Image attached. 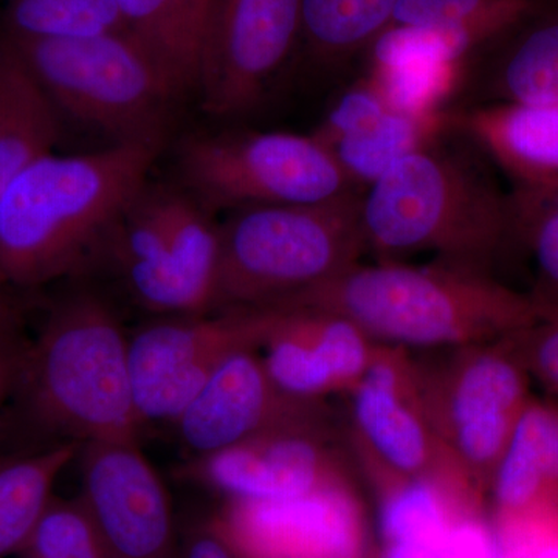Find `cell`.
I'll return each instance as SVG.
<instances>
[{
	"instance_id": "cell-4",
	"label": "cell",
	"mask_w": 558,
	"mask_h": 558,
	"mask_svg": "<svg viewBox=\"0 0 558 558\" xmlns=\"http://www.w3.org/2000/svg\"><path fill=\"white\" fill-rule=\"evenodd\" d=\"M447 131L363 191L366 252L376 260L432 255L433 263L495 275L499 259L515 245V201L472 150L447 145Z\"/></svg>"
},
{
	"instance_id": "cell-29",
	"label": "cell",
	"mask_w": 558,
	"mask_h": 558,
	"mask_svg": "<svg viewBox=\"0 0 558 558\" xmlns=\"http://www.w3.org/2000/svg\"><path fill=\"white\" fill-rule=\"evenodd\" d=\"M462 62L413 60L371 65L369 83L391 110L409 116L444 112L453 100Z\"/></svg>"
},
{
	"instance_id": "cell-31",
	"label": "cell",
	"mask_w": 558,
	"mask_h": 558,
	"mask_svg": "<svg viewBox=\"0 0 558 558\" xmlns=\"http://www.w3.org/2000/svg\"><path fill=\"white\" fill-rule=\"evenodd\" d=\"M24 558H105L80 499H51L21 550Z\"/></svg>"
},
{
	"instance_id": "cell-25",
	"label": "cell",
	"mask_w": 558,
	"mask_h": 558,
	"mask_svg": "<svg viewBox=\"0 0 558 558\" xmlns=\"http://www.w3.org/2000/svg\"><path fill=\"white\" fill-rule=\"evenodd\" d=\"M449 126L447 110L428 116L389 110L365 130L333 140L328 146L355 189L365 191L402 157L438 137Z\"/></svg>"
},
{
	"instance_id": "cell-12",
	"label": "cell",
	"mask_w": 558,
	"mask_h": 558,
	"mask_svg": "<svg viewBox=\"0 0 558 558\" xmlns=\"http://www.w3.org/2000/svg\"><path fill=\"white\" fill-rule=\"evenodd\" d=\"M81 490L105 558H182L170 495L138 442L81 447Z\"/></svg>"
},
{
	"instance_id": "cell-20",
	"label": "cell",
	"mask_w": 558,
	"mask_h": 558,
	"mask_svg": "<svg viewBox=\"0 0 558 558\" xmlns=\"http://www.w3.org/2000/svg\"><path fill=\"white\" fill-rule=\"evenodd\" d=\"M108 256L119 264L132 299L156 317L202 315L168 247L148 189L121 220Z\"/></svg>"
},
{
	"instance_id": "cell-38",
	"label": "cell",
	"mask_w": 558,
	"mask_h": 558,
	"mask_svg": "<svg viewBox=\"0 0 558 558\" xmlns=\"http://www.w3.org/2000/svg\"><path fill=\"white\" fill-rule=\"evenodd\" d=\"M213 2H215V0H189L191 17H193L194 27H196L197 33H199L201 40Z\"/></svg>"
},
{
	"instance_id": "cell-30",
	"label": "cell",
	"mask_w": 558,
	"mask_h": 558,
	"mask_svg": "<svg viewBox=\"0 0 558 558\" xmlns=\"http://www.w3.org/2000/svg\"><path fill=\"white\" fill-rule=\"evenodd\" d=\"M543 2L545 0H399L389 27L475 25L497 38Z\"/></svg>"
},
{
	"instance_id": "cell-28",
	"label": "cell",
	"mask_w": 558,
	"mask_h": 558,
	"mask_svg": "<svg viewBox=\"0 0 558 558\" xmlns=\"http://www.w3.org/2000/svg\"><path fill=\"white\" fill-rule=\"evenodd\" d=\"M380 509L381 534L388 545L439 546L451 527V502L464 501L432 481H387Z\"/></svg>"
},
{
	"instance_id": "cell-9",
	"label": "cell",
	"mask_w": 558,
	"mask_h": 558,
	"mask_svg": "<svg viewBox=\"0 0 558 558\" xmlns=\"http://www.w3.org/2000/svg\"><path fill=\"white\" fill-rule=\"evenodd\" d=\"M347 398L352 447L376 483L422 480L462 499L478 494L425 413L407 349L377 344L369 368Z\"/></svg>"
},
{
	"instance_id": "cell-36",
	"label": "cell",
	"mask_w": 558,
	"mask_h": 558,
	"mask_svg": "<svg viewBox=\"0 0 558 558\" xmlns=\"http://www.w3.org/2000/svg\"><path fill=\"white\" fill-rule=\"evenodd\" d=\"M27 344L28 339L25 336L0 333V377L10 376L20 371Z\"/></svg>"
},
{
	"instance_id": "cell-2",
	"label": "cell",
	"mask_w": 558,
	"mask_h": 558,
	"mask_svg": "<svg viewBox=\"0 0 558 558\" xmlns=\"http://www.w3.org/2000/svg\"><path fill=\"white\" fill-rule=\"evenodd\" d=\"M159 153L110 145L33 161L0 193V281L28 292L78 278L108 256Z\"/></svg>"
},
{
	"instance_id": "cell-15",
	"label": "cell",
	"mask_w": 558,
	"mask_h": 558,
	"mask_svg": "<svg viewBox=\"0 0 558 558\" xmlns=\"http://www.w3.org/2000/svg\"><path fill=\"white\" fill-rule=\"evenodd\" d=\"M182 472L226 499L248 501L301 497L348 484L339 425L267 433L191 458Z\"/></svg>"
},
{
	"instance_id": "cell-35",
	"label": "cell",
	"mask_w": 558,
	"mask_h": 558,
	"mask_svg": "<svg viewBox=\"0 0 558 558\" xmlns=\"http://www.w3.org/2000/svg\"><path fill=\"white\" fill-rule=\"evenodd\" d=\"M22 293L0 281V333L24 336L25 306Z\"/></svg>"
},
{
	"instance_id": "cell-24",
	"label": "cell",
	"mask_w": 558,
	"mask_h": 558,
	"mask_svg": "<svg viewBox=\"0 0 558 558\" xmlns=\"http://www.w3.org/2000/svg\"><path fill=\"white\" fill-rule=\"evenodd\" d=\"M399 0H303L299 51L319 68L363 57L391 25Z\"/></svg>"
},
{
	"instance_id": "cell-8",
	"label": "cell",
	"mask_w": 558,
	"mask_h": 558,
	"mask_svg": "<svg viewBox=\"0 0 558 558\" xmlns=\"http://www.w3.org/2000/svg\"><path fill=\"white\" fill-rule=\"evenodd\" d=\"M179 172L186 193L208 211L318 204L363 193L314 134L193 135L180 146Z\"/></svg>"
},
{
	"instance_id": "cell-16",
	"label": "cell",
	"mask_w": 558,
	"mask_h": 558,
	"mask_svg": "<svg viewBox=\"0 0 558 558\" xmlns=\"http://www.w3.org/2000/svg\"><path fill=\"white\" fill-rule=\"evenodd\" d=\"M274 311L277 315L259 354L282 391L326 400L347 396L365 376L377 343L354 323L328 312Z\"/></svg>"
},
{
	"instance_id": "cell-10",
	"label": "cell",
	"mask_w": 558,
	"mask_h": 558,
	"mask_svg": "<svg viewBox=\"0 0 558 558\" xmlns=\"http://www.w3.org/2000/svg\"><path fill=\"white\" fill-rule=\"evenodd\" d=\"M274 310L157 317L130 333L132 396L143 427L172 422L234 352L259 349Z\"/></svg>"
},
{
	"instance_id": "cell-33",
	"label": "cell",
	"mask_w": 558,
	"mask_h": 558,
	"mask_svg": "<svg viewBox=\"0 0 558 558\" xmlns=\"http://www.w3.org/2000/svg\"><path fill=\"white\" fill-rule=\"evenodd\" d=\"M508 339L529 379L558 399V317L542 318Z\"/></svg>"
},
{
	"instance_id": "cell-3",
	"label": "cell",
	"mask_w": 558,
	"mask_h": 558,
	"mask_svg": "<svg viewBox=\"0 0 558 558\" xmlns=\"http://www.w3.org/2000/svg\"><path fill=\"white\" fill-rule=\"evenodd\" d=\"M270 310L339 315L374 343L407 351L488 343L545 318L526 292L495 275L433 260H360Z\"/></svg>"
},
{
	"instance_id": "cell-34",
	"label": "cell",
	"mask_w": 558,
	"mask_h": 558,
	"mask_svg": "<svg viewBox=\"0 0 558 558\" xmlns=\"http://www.w3.org/2000/svg\"><path fill=\"white\" fill-rule=\"evenodd\" d=\"M182 558H234L222 539L205 526L194 527L182 542Z\"/></svg>"
},
{
	"instance_id": "cell-19",
	"label": "cell",
	"mask_w": 558,
	"mask_h": 558,
	"mask_svg": "<svg viewBox=\"0 0 558 558\" xmlns=\"http://www.w3.org/2000/svg\"><path fill=\"white\" fill-rule=\"evenodd\" d=\"M488 490L505 520L558 505V402L529 399Z\"/></svg>"
},
{
	"instance_id": "cell-22",
	"label": "cell",
	"mask_w": 558,
	"mask_h": 558,
	"mask_svg": "<svg viewBox=\"0 0 558 558\" xmlns=\"http://www.w3.org/2000/svg\"><path fill=\"white\" fill-rule=\"evenodd\" d=\"M81 446L0 451V558L20 554L54 498V483Z\"/></svg>"
},
{
	"instance_id": "cell-18",
	"label": "cell",
	"mask_w": 558,
	"mask_h": 558,
	"mask_svg": "<svg viewBox=\"0 0 558 558\" xmlns=\"http://www.w3.org/2000/svg\"><path fill=\"white\" fill-rule=\"evenodd\" d=\"M447 119L515 185V196L558 190V102L447 109Z\"/></svg>"
},
{
	"instance_id": "cell-39",
	"label": "cell",
	"mask_w": 558,
	"mask_h": 558,
	"mask_svg": "<svg viewBox=\"0 0 558 558\" xmlns=\"http://www.w3.org/2000/svg\"><path fill=\"white\" fill-rule=\"evenodd\" d=\"M17 373H20V371H17ZM17 373L11 374V376L0 377V416H2L7 403H9L11 395H13L14 385H16Z\"/></svg>"
},
{
	"instance_id": "cell-14",
	"label": "cell",
	"mask_w": 558,
	"mask_h": 558,
	"mask_svg": "<svg viewBox=\"0 0 558 558\" xmlns=\"http://www.w3.org/2000/svg\"><path fill=\"white\" fill-rule=\"evenodd\" d=\"M208 526L234 558L362 556V519L349 484L269 501L227 499Z\"/></svg>"
},
{
	"instance_id": "cell-26",
	"label": "cell",
	"mask_w": 558,
	"mask_h": 558,
	"mask_svg": "<svg viewBox=\"0 0 558 558\" xmlns=\"http://www.w3.org/2000/svg\"><path fill=\"white\" fill-rule=\"evenodd\" d=\"M128 28L163 65L180 94L196 90L201 39L189 0H116Z\"/></svg>"
},
{
	"instance_id": "cell-23",
	"label": "cell",
	"mask_w": 558,
	"mask_h": 558,
	"mask_svg": "<svg viewBox=\"0 0 558 558\" xmlns=\"http://www.w3.org/2000/svg\"><path fill=\"white\" fill-rule=\"evenodd\" d=\"M180 277L202 314L213 312L220 256V223L189 193L148 191Z\"/></svg>"
},
{
	"instance_id": "cell-17",
	"label": "cell",
	"mask_w": 558,
	"mask_h": 558,
	"mask_svg": "<svg viewBox=\"0 0 558 558\" xmlns=\"http://www.w3.org/2000/svg\"><path fill=\"white\" fill-rule=\"evenodd\" d=\"M453 108L558 102V0L523 20L462 62Z\"/></svg>"
},
{
	"instance_id": "cell-6",
	"label": "cell",
	"mask_w": 558,
	"mask_h": 558,
	"mask_svg": "<svg viewBox=\"0 0 558 558\" xmlns=\"http://www.w3.org/2000/svg\"><path fill=\"white\" fill-rule=\"evenodd\" d=\"M0 35L20 53L58 112L105 132L112 145L161 149L182 94L132 33L72 39Z\"/></svg>"
},
{
	"instance_id": "cell-13",
	"label": "cell",
	"mask_w": 558,
	"mask_h": 558,
	"mask_svg": "<svg viewBox=\"0 0 558 558\" xmlns=\"http://www.w3.org/2000/svg\"><path fill=\"white\" fill-rule=\"evenodd\" d=\"M191 458L290 428L336 427L326 400L295 398L271 380L259 349H241L213 373L172 422Z\"/></svg>"
},
{
	"instance_id": "cell-27",
	"label": "cell",
	"mask_w": 558,
	"mask_h": 558,
	"mask_svg": "<svg viewBox=\"0 0 558 558\" xmlns=\"http://www.w3.org/2000/svg\"><path fill=\"white\" fill-rule=\"evenodd\" d=\"M121 32L130 28L116 0H3L0 33L11 38L72 39Z\"/></svg>"
},
{
	"instance_id": "cell-5",
	"label": "cell",
	"mask_w": 558,
	"mask_h": 558,
	"mask_svg": "<svg viewBox=\"0 0 558 558\" xmlns=\"http://www.w3.org/2000/svg\"><path fill=\"white\" fill-rule=\"evenodd\" d=\"M362 193L231 213L220 223L213 312L270 310L339 277L366 255Z\"/></svg>"
},
{
	"instance_id": "cell-1",
	"label": "cell",
	"mask_w": 558,
	"mask_h": 558,
	"mask_svg": "<svg viewBox=\"0 0 558 558\" xmlns=\"http://www.w3.org/2000/svg\"><path fill=\"white\" fill-rule=\"evenodd\" d=\"M10 400L22 449L140 444L145 427L132 396L130 333L109 299L81 284L51 301Z\"/></svg>"
},
{
	"instance_id": "cell-32",
	"label": "cell",
	"mask_w": 558,
	"mask_h": 558,
	"mask_svg": "<svg viewBox=\"0 0 558 558\" xmlns=\"http://www.w3.org/2000/svg\"><path fill=\"white\" fill-rule=\"evenodd\" d=\"M387 102L380 97L368 78H363L337 98L328 116L312 132L319 142L329 145L333 140L365 130L389 112Z\"/></svg>"
},
{
	"instance_id": "cell-7",
	"label": "cell",
	"mask_w": 558,
	"mask_h": 558,
	"mask_svg": "<svg viewBox=\"0 0 558 558\" xmlns=\"http://www.w3.org/2000/svg\"><path fill=\"white\" fill-rule=\"evenodd\" d=\"M422 405L444 447L476 492L492 476L531 395L508 337L465 347L409 351Z\"/></svg>"
},
{
	"instance_id": "cell-37",
	"label": "cell",
	"mask_w": 558,
	"mask_h": 558,
	"mask_svg": "<svg viewBox=\"0 0 558 558\" xmlns=\"http://www.w3.org/2000/svg\"><path fill=\"white\" fill-rule=\"evenodd\" d=\"M442 543L439 546L388 545L381 558H444Z\"/></svg>"
},
{
	"instance_id": "cell-11",
	"label": "cell",
	"mask_w": 558,
	"mask_h": 558,
	"mask_svg": "<svg viewBox=\"0 0 558 558\" xmlns=\"http://www.w3.org/2000/svg\"><path fill=\"white\" fill-rule=\"evenodd\" d=\"M303 0H215L202 33L197 87L219 119L247 116L299 53Z\"/></svg>"
},
{
	"instance_id": "cell-21",
	"label": "cell",
	"mask_w": 558,
	"mask_h": 558,
	"mask_svg": "<svg viewBox=\"0 0 558 558\" xmlns=\"http://www.w3.org/2000/svg\"><path fill=\"white\" fill-rule=\"evenodd\" d=\"M60 123L57 106L0 35V193L33 161L53 153Z\"/></svg>"
}]
</instances>
